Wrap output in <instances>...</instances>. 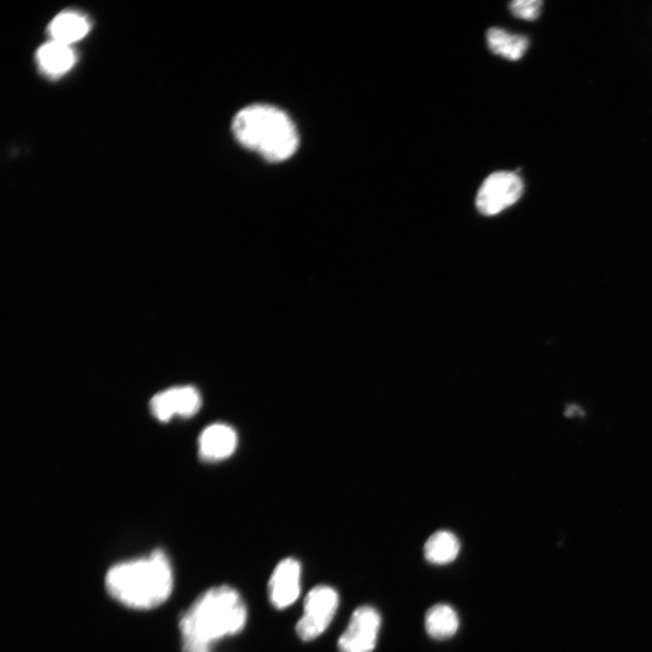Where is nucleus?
<instances>
[{
	"label": "nucleus",
	"mask_w": 652,
	"mask_h": 652,
	"mask_svg": "<svg viewBox=\"0 0 652 652\" xmlns=\"http://www.w3.org/2000/svg\"><path fill=\"white\" fill-rule=\"evenodd\" d=\"M247 608L241 595L223 586L200 596L180 622L184 652H211V646L243 631Z\"/></svg>",
	"instance_id": "1"
},
{
	"label": "nucleus",
	"mask_w": 652,
	"mask_h": 652,
	"mask_svg": "<svg viewBox=\"0 0 652 652\" xmlns=\"http://www.w3.org/2000/svg\"><path fill=\"white\" fill-rule=\"evenodd\" d=\"M106 587L109 595L125 606L156 608L172 595V564L162 550H157L148 557L113 566L106 574Z\"/></svg>",
	"instance_id": "2"
},
{
	"label": "nucleus",
	"mask_w": 652,
	"mask_h": 652,
	"mask_svg": "<svg viewBox=\"0 0 652 652\" xmlns=\"http://www.w3.org/2000/svg\"><path fill=\"white\" fill-rule=\"evenodd\" d=\"M233 131L243 148L273 164L292 157L300 145L298 130L292 118L269 105H252L241 109L233 121Z\"/></svg>",
	"instance_id": "3"
},
{
	"label": "nucleus",
	"mask_w": 652,
	"mask_h": 652,
	"mask_svg": "<svg viewBox=\"0 0 652 652\" xmlns=\"http://www.w3.org/2000/svg\"><path fill=\"white\" fill-rule=\"evenodd\" d=\"M522 179L512 172L490 174L478 190L476 206L485 216H494L514 205L522 196Z\"/></svg>",
	"instance_id": "4"
},
{
	"label": "nucleus",
	"mask_w": 652,
	"mask_h": 652,
	"mask_svg": "<svg viewBox=\"0 0 652 652\" xmlns=\"http://www.w3.org/2000/svg\"><path fill=\"white\" fill-rule=\"evenodd\" d=\"M339 606L336 591L319 586L312 589L305 601L304 615L299 621L297 632L304 641H310L324 633L332 622Z\"/></svg>",
	"instance_id": "5"
},
{
	"label": "nucleus",
	"mask_w": 652,
	"mask_h": 652,
	"mask_svg": "<svg viewBox=\"0 0 652 652\" xmlns=\"http://www.w3.org/2000/svg\"><path fill=\"white\" fill-rule=\"evenodd\" d=\"M382 618L372 606H360L338 640L340 652H373L381 630Z\"/></svg>",
	"instance_id": "6"
},
{
	"label": "nucleus",
	"mask_w": 652,
	"mask_h": 652,
	"mask_svg": "<svg viewBox=\"0 0 652 652\" xmlns=\"http://www.w3.org/2000/svg\"><path fill=\"white\" fill-rule=\"evenodd\" d=\"M301 564L294 558L281 561L273 572L268 584L271 604L276 609L292 605L301 592Z\"/></svg>",
	"instance_id": "7"
},
{
	"label": "nucleus",
	"mask_w": 652,
	"mask_h": 652,
	"mask_svg": "<svg viewBox=\"0 0 652 652\" xmlns=\"http://www.w3.org/2000/svg\"><path fill=\"white\" fill-rule=\"evenodd\" d=\"M201 396L192 386L175 387L157 394L151 401L154 416L169 421L174 416L190 418L201 407Z\"/></svg>",
	"instance_id": "8"
},
{
	"label": "nucleus",
	"mask_w": 652,
	"mask_h": 652,
	"mask_svg": "<svg viewBox=\"0 0 652 652\" xmlns=\"http://www.w3.org/2000/svg\"><path fill=\"white\" fill-rule=\"evenodd\" d=\"M237 446V432L224 423L207 427L199 438V454L205 461H224L234 453Z\"/></svg>",
	"instance_id": "9"
},
{
	"label": "nucleus",
	"mask_w": 652,
	"mask_h": 652,
	"mask_svg": "<svg viewBox=\"0 0 652 652\" xmlns=\"http://www.w3.org/2000/svg\"><path fill=\"white\" fill-rule=\"evenodd\" d=\"M37 58L46 74L52 77L64 74L76 61L70 46L54 40L39 48Z\"/></svg>",
	"instance_id": "10"
},
{
	"label": "nucleus",
	"mask_w": 652,
	"mask_h": 652,
	"mask_svg": "<svg viewBox=\"0 0 652 652\" xmlns=\"http://www.w3.org/2000/svg\"><path fill=\"white\" fill-rule=\"evenodd\" d=\"M460 627L456 611L448 605H436L427 611L425 628L435 639H447L453 637Z\"/></svg>",
	"instance_id": "11"
},
{
	"label": "nucleus",
	"mask_w": 652,
	"mask_h": 652,
	"mask_svg": "<svg viewBox=\"0 0 652 652\" xmlns=\"http://www.w3.org/2000/svg\"><path fill=\"white\" fill-rule=\"evenodd\" d=\"M89 30L87 18L72 12L59 14L49 27L53 40L68 46L82 39Z\"/></svg>",
	"instance_id": "12"
},
{
	"label": "nucleus",
	"mask_w": 652,
	"mask_h": 652,
	"mask_svg": "<svg viewBox=\"0 0 652 652\" xmlns=\"http://www.w3.org/2000/svg\"><path fill=\"white\" fill-rule=\"evenodd\" d=\"M461 543L458 538L450 531L442 530L434 533L424 546L425 559L437 565L453 563L459 555Z\"/></svg>",
	"instance_id": "13"
},
{
	"label": "nucleus",
	"mask_w": 652,
	"mask_h": 652,
	"mask_svg": "<svg viewBox=\"0 0 652 652\" xmlns=\"http://www.w3.org/2000/svg\"><path fill=\"white\" fill-rule=\"evenodd\" d=\"M487 41L492 53L512 61L522 58L529 47L526 36L512 35L498 28L487 30Z\"/></svg>",
	"instance_id": "14"
},
{
	"label": "nucleus",
	"mask_w": 652,
	"mask_h": 652,
	"mask_svg": "<svg viewBox=\"0 0 652 652\" xmlns=\"http://www.w3.org/2000/svg\"><path fill=\"white\" fill-rule=\"evenodd\" d=\"M542 6L541 0H516L510 4V9L515 17L534 21L540 16Z\"/></svg>",
	"instance_id": "15"
}]
</instances>
